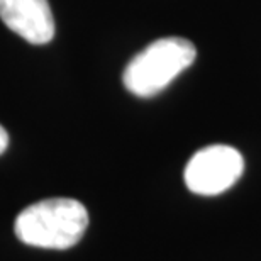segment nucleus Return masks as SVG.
Segmentation results:
<instances>
[{
	"instance_id": "obj_1",
	"label": "nucleus",
	"mask_w": 261,
	"mask_h": 261,
	"mask_svg": "<svg viewBox=\"0 0 261 261\" xmlns=\"http://www.w3.org/2000/svg\"><path fill=\"white\" fill-rule=\"evenodd\" d=\"M88 212L73 198H48L25 207L15 219V236L24 244L46 249L71 248L83 238Z\"/></svg>"
},
{
	"instance_id": "obj_2",
	"label": "nucleus",
	"mask_w": 261,
	"mask_h": 261,
	"mask_svg": "<svg viewBox=\"0 0 261 261\" xmlns=\"http://www.w3.org/2000/svg\"><path fill=\"white\" fill-rule=\"evenodd\" d=\"M197 58L195 46L184 38H161L134 56L122 82L138 97H153L165 90Z\"/></svg>"
},
{
	"instance_id": "obj_3",
	"label": "nucleus",
	"mask_w": 261,
	"mask_h": 261,
	"mask_svg": "<svg viewBox=\"0 0 261 261\" xmlns=\"http://www.w3.org/2000/svg\"><path fill=\"white\" fill-rule=\"evenodd\" d=\"M244 171V160L236 148L214 144L192 156L185 168V184L197 195H219L236 184Z\"/></svg>"
},
{
	"instance_id": "obj_4",
	"label": "nucleus",
	"mask_w": 261,
	"mask_h": 261,
	"mask_svg": "<svg viewBox=\"0 0 261 261\" xmlns=\"http://www.w3.org/2000/svg\"><path fill=\"white\" fill-rule=\"evenodd\" d=\"M0 19L31 44L55 38V17L48 0H0Z\"/></svg>"
},
{
	"instance_id": "obj_5",
	"label": "nucleus",
	"mask_w": 261,
	"mask_h": 261,
	"mask_svg": "<svg viewBox=\"0 0 261 261\" xmlns=\"http://www.w3.org/2000/svg\"><path fill=\"white\" fill-rule=\"evenodd\" d=\"M7 146H9V134H7V130L0 126V154L7 149Z\"/></svg>"
}]
</instances>
